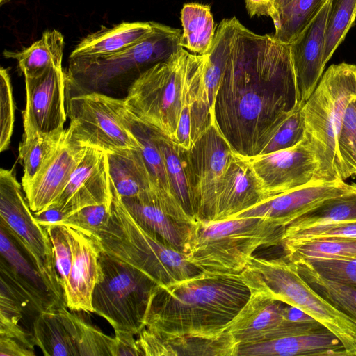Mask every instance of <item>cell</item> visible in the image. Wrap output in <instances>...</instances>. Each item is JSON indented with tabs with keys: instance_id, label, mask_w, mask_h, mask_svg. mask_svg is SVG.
Segmentation results:
<instances>
[{
	"instance_id": "31",
	"label": "cell",
	"mask_w": 356,
	"mask_h": 356,
	"mask_svg": "<svg viewBox=\"0 0 356 356\" xmlns=\"http://www.w3.org/2000/svg\"><path fill=\"white\" fill-rule=\"evenodd\" d=\"M290 261L302 259L356 257V238L332 237L315 239H284L282 244Z\"/></svg>"
},
{
	"instance_id": "13",
	"label": "cell",
	"mask_w": 356,
	"mask_h": 356,
	"mask_svg": "<svg viewBox=\"0 0 356 356\" xmlns=\"http://www.w3.org/2000/svg\"><path fill=\"white\" fill-rule=\"evenodd\" d=\"M23 137L62 133L67 119V88L63 67L51 66L35 76H25Z\"/></svg>"
},
{
	"instance_id": "11",
	"label": "cell",
	"mask_w": 356,
	"mask_h": 356,
	"mask_svg": "<svg viewBox=\"0 0 356 356\" xmlns=\"http://www.w3.org/2000/svg\"><path fill=\"white\" fill-rule=\"evenodd\" d=\"M234 152L217 124L210 126L190 149H186L197 220L208 219Z\"/></svg>"
},
{
	"instance_id": "45",
	"label": "cell",
	"mask_w": 356,
	"mask_h": 356,
	"mask_svg": "<svg viewBox=\"0 0 356 356\" xmlns=\"http://www.w3.org/2000/svg\"><path fill=\"white\" fill-rule=\"evenodd\" d=\"M19 321L0 317V342L10 353L35 352L33 335L19 324Z\"/></svg>"
},
{
	"instance_id": "9",
	"label": "cell",
	"mask_w": 356,
	"mask_h": 356,
	"mask_svg": "<svg viewBox=\"0 0 356 356\" xmlns=\"http://www.w3.org/2000/svg\"><path fill=\"white\" fill-rule=\"evenodd\" d=\"M66 110L68 137L81 146L106 153L141 147L124 99L100 92L77 94L67 97Z\"/></svg>"
},
{
	"instance_id": "22",
	"label": "cell",
	"mask_w": 356,
	"mask_h": 356,
	"mask_svg": "<svg viewBox=\"0 0 356 356\" xmlns=\"http://www.w3.org/2000/svg\"><path fill=\"white\" fill-rule=\"evenodd\" d=\"M143 356H237L238 343L227 332L208 336L164 337L144 327L138 334Z\"/></svg>"
},
{
	"instance_id": "44",
	"label": "cell",
	"mask_w": 356,
	"mask_h": 356,
	"mask_svg": "<svg viewBox=\"0 0 356 356\" xmlns=\"http://www.w3.org/2000/svg\"><path fill=\"white\" fill-rule=\"evenodd\" d=\"M332 237L356 238V221L325 223L297 230L285 229L282 241L284 239H315Z\"/></svg>"
},
{
	"instance_id": "15",
	"label": "cell",
	"mask_w": 356,
	"mask_h": 356,
	"mask_svg": "<svg viewBox=\"0 0 356 356\" xmlns=\"http://www.w3.org/2000/svg\"><path fill=\"white\" fill-rule=\"evenodd\" d=\"M111 202L107 154L97 148L86 147L64 190L49 207L58 209L67 217L86 207L111 205Z\"/></svg>"
},
{
	"instance_id": "1",
	"label": "cell",
	"mask_w": 356,
	"mask_h": 356,
	"mask_svg": "<svg viewBox=\"0 0 356 356\" xmlns=\"http://www.w3.org/2000/svg\"><path fill=\"white\" fill-rule=\"evenodd\" d=\"M250 293L240 275L202 272L160 286L150 301L145 327L164 337L216 335L225 332Z\"/></svg>"
},
{
	"instance_id": "23",
	"label": "cell",
	"mask_w": 356,
	"mask_h": 356,
	"mask_svg": "<svg viewBox=\"0 0 356 356\" xmlns=\"http://www.w3.org/2000/svg\"><path fill=\"white\" fill-rule=\"evenodd\" d=\"M348 356L341 341L327 328L305 334L240 346L237 356Z\"/></svg>"
},
{
	"instance_id": "49",
	"label": "cell",
	"mask_w": 356,
	"mask_h": 356,
	"mask_svg": "<svg viewBox=\"0 0 356 356\" xmlns=\"http://www.w3.org/2000/svg\"><path fill=\"white\" fill-rule=\"evenodd\" d=\"M285 318L294 322H311L315 320L301 309L286 304L284 307Z\"/></svg>"
},
{
	"instance_id": "2",
	"label": "cell",
	"mask_w": 356,
	"mask_h": 356,
	"mask_svg": "<svg viewBox=\"0 0 356 356\" xmlns=\"http://www.w3.org/2000/svg\"><path fill=\"white\" fill-rule=\"evenodd\" d=\"M207 54L181 49L140 74L129 86L124 102L138 121L176 143L182 110L200 84Z\"/></svg>"
},
{
	"instance_id": "28",
	"label": "cell",
	"mask_w": 356,
	"mask_h": 356,
	"mask_svg": "<svg viewBox=\"0 0 356 356\" xmlns=\"http://www.w3.org/2000/svg\"><path fill=\"white\" fill-rule=\"evenodd\" d=\"M64 49L63 34L56 29L43 33L41 38L20 51L5 50V58L18 61L21 72L25 76H35L51 66L62 67Z\"/></svg>"
},
{
	"instance_id": "4",
	"label": "cell",
	"mask_w": 356,
	"mask_h": 356,
	"mask_svg": "<svg viewBox=\"0 0 356 356\" xmlns=\"http://www.w3.org/2000/svg\"><path fill=\"white\" fill-rule=\"evenodd\" d=\"M111 191L108 222L90 234L101 252L138 268L162 286L202 273L188 261L184 252L144 229L132 217L112 184Z\"/></svg>"
},
{
	"instance_id": "5",
	"label": "cell",
	"mask_w": 356,
	"mask_h": 356,
	"mask_svg": "<svg viewBox=\"0 0 356 356\" xmlns=\"http://www.w3.org/2000/svg\"><path fill=\"white\" fill-rule=\"evenodd\" d=\"M152 32L135 45L98 58L69 59L66 79L67 97L100 92L128 81L131 83L143 72L165 61L183 47L181 31L152 22Z\"/></svg>"
},
{
	"instance_id": "21",
	"label": "cell",
	"mask_w": 356,
	"mask_h": 356,
	"mask_svg": "<svg viewBox=\"0 0 356 356\" xmlns=\"http://www.w3.org/2000/svg\"><path fill=\"white\" fill-rule=\"evenodd\" d=\"M264 200L257 180L244 155L235 152L206 221L234 218Z\"/></svg>"
},
{
	"instance_id": "26",
	"label": "cell",
	"mask_w": 356,
	"mask_h": 356,
	"mask_svg": "<svg viewBox=\"0 0 356 356\" xmlns=\"http://www.w3.org/2000/svg\"><path fill=\"white\" fill-rule=\"evenodd\" d=\"M122 200L134 220L144 229L183 252L191 223L179 221L154 204L137 197H123Z\"/></svg>"
},
{
	"instance_id": "7",
	"label": "cell",
	"mask_w": 356,
	"mask_h": 356,
	"mask_svg": "<svg viewBox=\"0 0 356 356\" xmlns=\"http://www.w3.org/2000/svg\"><path fill=\"white\" fill-rule=\"evenodd\" d=\"M240 276L249 289L305 312L341 341L348 356H356V324L320 295L285 257L252 256Z\"/></svg>"
},
{
	"instance_id": "29",
	"label": "cell",
	"mask_w": 356,
	"mask_h": 356,
	"mask_svg": "<svg viewBox=\"0 0 356 356\" xmlns=\"http://www.w3.org/2000/svg\"><path fill=\"white\" fill-rule=\"evenodd\" d=\"M33 341L45 356H79L75 342L57 309L38 314L33 322Z\"/></svg>"
},
{
	"instance_id": "33",
	"label": "cell",
	"mask_w": 356,
	"mask_h": 356,
	"mask_svg": "<svg viewBox=\"0 0 356 356\" xmlns=\"http://www.w3.org/2000/svg\"><path fill=\"white\" fill-rule=\"evenodd\" d=\"M291 262L314 289L356 324V287L323 277L304 260Z\"/></svg>"
},
{
	"instance_id": "25",
	"label": "cell",
	"mask_w": 356,
	"mask_h": 356,
	"mask_svg": "<svg viewBox=\"0 0 356 356\" xmlns=\"http://www.w3.org/2000/svg\"><path fill=\"white\" fill-rule=\"evenodd\" d=\"M106 154L111 184L122 198L152 194V184L141 147Z\"/></svg>"
},
{
	"instance_id": "12",
	"label": "cell",
	"mask_w": 356,
	"mask_h": 356,
	"mask_svg": "<svg viewBox=\"0 0 356 356\" xmlns=\"http://www.w3.org/2000/svg\"><path fill=\"white\" fill-rule=\"evenodd\" d=\"M264 201L317 180L318 163L304 138L291 147L263 155L245 156Z\"/></svg>"
},
{
	"instance_id": "18",
	"label": "cell",
	"mask_w": 356,
	"mask_h": 356,
	"mask_svg": "<svg viewBox=\"0 0 356 356\" xmlns=\"http://www.w3.org/2000/svg\"><path fill=\"white\" fill-rule=\"evenodd\" d=\"M250 290L248 300L225 330L239 346L277 339L285 321L286 303L265 292Z\"/></svg>"
},
{
	"instance_id": "39",
	"label": "cell",
	"mask_w": 356,
	"mask_h": 356,
	"mask_svg": "<svg viewBox=\"0 0 356 356\" xmlns=\"http://www.w3.org/2000/svg\"><path fill=\"white\" fill-rule=\"evenodd\" d=\"M337 158L341 180L356 175V98L344 113L337 137Z\"/></svg>"
},
{
	"instance_id": "16",
	"label": "cell",
	"mask_w": 356,
	"mask_h": 356,
	"mask_svg": "<svg viewBox=\"0 0 356 356\" xmlns=\"http://www.w3.org/2000/svg\"><path fill=\"white\" fill-rule=\"evenodd\" d=\"M354 191H356L355 183L316 181L275 196L234 218H267L286 227L327 199Z\"/></svg>"
},
{
	"instance_id": "30",
	"label": "cell",
	"mask_w": 356,
	"mask_h": 356,
	"mask_svg": "<svg viewBox=\"0 0 356 356\" xmlns=\"http://www.w3.org/2000/svg\"><path fill=\"white\" fill-rule=\"evenodd\" d=\"M183 31L180 44L195 54H207L215 37V23L209 5L189 3L181 11Z\"/></svg>"
},
{
	"instance_id": "8",
	"label": "cell",
	"mask_w": 356,
	"mask_h": 356,
	"mask_svg": "<svg viewBox=\"0 0 356 356\" xmlns=\"http://www.w3.org/2000/svg\"><path fill=\"white\" fill-rule=\"evenodd\" d=\"M159 286L138 268L101 252L92 293L93 313L106 319L113 330L138 335L145 327L150 301Z\"/></svg>"
},
{
	"instance_id": "20",
	"label": "cell",
	"mask_w": 356,
	"mask_h": 356,
	"mask_svg": "<svg viewBox=\"0 0 356 356\" xmlns=\"http://www.w3.org/2000/svg\"><path fill=\"white\" fill-rule=\"evenodd\" d=\"M328 1L314 19L289 44L298 99L301 106L305 104L316 88L325 66L323 50Z\"/></svg>"
},
{
	"instance_id": "27",
	"label": "cell",
	"mask_w": 356,
	"mask_h": 356,
	"mask_svg": "<svg viewBox=\"0 0 356 356\" xmlns=\"http://www.w3.org/2000/svg\"><path fill=\"white\" fill-rule=\"evenodd\" d=\"M149 129L162 154L174 194L180 207L193 223L197 221L196 207L189 177L186 149L158 131Z\"/></svg>"
},
{
	"instance_id": "42",
	"label": "cell",
	"mask_w": 356,
	"mask_h": 356,
	"mask_svg": "<svg viewBox=\"0 0 356 356\" xmlns=\"http://www.w3.org/2000/svg\"><path fill=\"white\" fill-rule=\"evenodd\" d=\"M44 227L52 243L55 266L63 290L72 264V251L67 228L57 223Z\"/></svg>"
},
{
	"instance_id": "10",
	"label": "cell",
	"mask_w": 356,
	"mask_h": 356,
	"mask_svg": "<svg viewBox=\"0 0 356 356\" xmlns=\"http://www.w3.org/2000/svg\"><path fill=\"white\" fill-rule=\"evenodd\" d=\"M0 226L26 251L61 306H66L47 229L35 219L14 168L0 170Z\"/></svg>"
},
{
	"instance_id": "41",
	"label": "cell",
	"mask_w": 356,
	"mask_h": 356,
	"mask_svg": "<svg viewBox=\"0 0 356 356\" xmlns=\"http://www.w3.org/2000/svg\"><path fill=\"white\" fill-rule=\"evenodd\" d=\"M302 260L306 261L323 277L356 287V257L308 258Z\"/></svg>"
},
{
	"instance_id": "24",
	"label": "cell",
	"mask_w": 356,
	"mask_h": 356,
	"mask_svg": "<svg viewBox=\"0 0 356 356\" xmlns=\"http://www.w3.org/2000/svg\"><path fill=\"white\" fill-rule=\"evenodd\" d=\"M152 31V22H122L88 35L70 56L74 58H98L131 47Z\"/></svg>"
},
{
	"instance_id": "19",
	"label": "cell",
	"mask_w": 356,
	"mask_h": 356,
	"mask_svg": "<svg viewBox=\"0 0 356 356\" xmlns=\"http://www.w3.org/2000/svg\"><path fill=\"white\" fill-rule=\"evenodd\" d=\"M86 147L69 138L67 129L56 152L38 175L22 187L33 212L48 208L66 186Z\"/></svg>"
},
{
	"instance_id": "34",
	"label": "cell",
	"mask_w": 356,
	"mask_h": 356,
	"mask_svg": "<svg viewBox=\"0 0 356 356\" xmlns=\"http://www.w3.org/2000/svg\"><path fill=\"white\" fill-rule=\"evenodd\" d=\"M85 312L60 309L61 316L76 346L79 356H111L113 337L104 334L99 328L83 317Z\"/></svg>"
},
{
	"instance_id": "37",
	"label": "cell",
	"mask_w": 356,
	"mask_h": 356,
	"mask_svg": "<svg viewBox=\"0 0 356 356\" xmlns=\"http://www.w3.org/2000/svg\"><path fill=\"white\" fill-rule=\"evenodd\" d=\"M356 18V0H329L326 18L323 63L332 57Z\"/></svg>"
},
{
	"instance_id": "38",
	"label": "cell",
	"mask_w": 356,
	"mask_h": 356,
	"mask_svg": "<svg viewBox=\"0 0 356 356\" xmlns=\"http://www.w3.org/2000/svg\"><path fill=\"white\" fill-rule=\"evenodd\" d=\"M302 106H298L278 120L268 131L257 155L295 146L305 138Z\"/></svg>"
},
{
	"instance_id": "47",
	"label": "cell",
	"mask_w": 356,
	"mask_h": 356,
	"mask_svg": "<svg viewBox=\"0 0 356 356\" xmlns=\"http://www.w3.org/2000/svg\"><path fill=\"white\" fill-rule=\"evenodd\" d=\"M245 6L250 17L270 16L275 13L271 0H245Z\"/></svg>"
},
{
	"instance_id": "50",
	"label": "cell",
	"mask_w": 356,
	"mask_h": 356,
	"mask_svg": "<svg viewBox=\"0 0 356 356\" xmlns=\"http://www.w3.org/2000/svg\"><path fill=\"white\" fill-rule=\"evenodd\" d=\"M271 1H272L273 6V8H274L275 13V11L277 10L286 6L289 2H291L292 0H271Z\"/></svg>"
},
{
	"instance_id": "40",
	"label": "cell",
	"mask_w": 356,
	"mask_h": 356,
	"mask_svg": "<svg viewBox=\"0 0 356 356\" xmlns=\"http://www.w3.org/2000/svg\"><path fill=\"white\" fill-rule=\"evenodd\" d=\"M15 106L10 74L7 69L0 70V151L10 145L15 122Z\"/></svg>"
},
{
	"instance_id": "6",
	"label": "cell",
	"mask_w": 356,
	"mask_h": 356,
	"mask_svg": "<svg viewBox=\"0 0 356 356\" xmlns=\"http://www.w3.org/2000/svg\"><path fill=\"white\" fill-rule=\"evenodd\" d=\"M356 98V65H332L302 106L305 138L318 163L317 180L343 181L337 158V137L346 107Z\"/></svg>"
},
{
	"instance_id": "36",
	"label": "cell",
	"mask_w": 356,
	"mask_h": 356,
	"mask_svg": "<svg viewBox=\"0 0 356 356\" xmlns=\"http://www.w3.org/2000/svg\"><path fill=\"white\" fill-rule=\"evenodd\" d=\"M65 129L57 135L23 137L18 156L24 169L22 187L29 184L48 163L63 139Z\"/></svg>"
},
{
	"instance_id": "32",
	"label": "cell",
	"mask_w": 356,
	"mask_h": 356,
	"mask_svg": "<svg viewBox=\"0 0 356 356\" xmlns=\"http://www.w3.org/2000/svg\"><path fill=\"white\" fill-rule=\"evenodd\" d=\"M328 0H292L277 10L271 17L275 28V38L290 44L314 19Z\"/></svg>"
},
{
	"instance_id": "51",
	"label": "cell",
	"mask_w": 356,
	"mask_h": 356,
	"mask_svg": "<svg viewBox=\"0 0 356 356\" xmlns=\"http://www.w3.org/2000/svg\"><path fill=\"white\" fill-rule=\"evenodd\" d=\"M9 0H0V4L3 5V3L8 2Z\"/></svg>"
},
{
	"instance_id": "43",
	"label": "cell",
	"mask_w": 356,
	"mask_h": 356,
	"mask_svg": "<svg viewBox=\"0 0 356 356\" xmlns=\"http://www.w3.org/2000/svg\"><path fill=\"white\" fill-rule=\"evenodd\" d=\"M110 207L111 205L106 204L86 207L67 216L57 224L92 234L108 222Z\"/></svg>"
},
{
	"instance_id": "35",
	"label": "cell",
	"mask_w": 356,
	"mask_h": 356,
	"mask_svg": "<svg viewBox=\"0 0 356 356\" xmlns=\"http://www.w3.org/2000/svg\"><path fill=\"white\" fill-rule=\"evenodd\" d=\"M347 221H356V191L327 199L292 222L286 229L297 230L325 223Z\"/></svg>"
},
{
	"instance_id": "3",
	"label": "cell",
	"mask_w": 356,
	"mask_h": 356,
	"mask_svg": "<svg viewBox=\"0 0 356 356\" xmlns=\"http://www.w3.org/2000/svg\"><path fill=\"white\" fill-rule=\"evenodd\" d=\"M285 229L263 218L197 220L191 223L183 252L203 273L240 275L257 248L282 244Z\"/></svg>"
},
{
	"instance_id": "14",
	"label": "cell",
	"mask_w": 356,
	"mask_h": 356,
	"mask_svg": "<svg viewBox=\"0 0 356 356\" xmlns=\"http://www.w3.org/2000/svg\"><path fill=\"white\" fill-rule=\"evenodd\" d=\"M0 279L35 316L61 306L26 251L0 226Z\"/></svg>"
},
{
	"instance_id": "46",
	"label": "cell",
	"mask_w": 356,
	"mask_h": 356,
	"mask_svg": "<svg viewBox=\"0 0 356 356\" xmlns=\"http://www.w3.org/2000/svg\"><path fill=\"white\" fill-rule=\"evenodd\" d=\"M111 345V356H142L134 334L125 330L115 329Z\"/></svg>"
},
{
	"instance_id": "48",
	"label": "cell",
	"mask_w": 356,
	"mask_h": 356,
	"mask_svg": "<svg viewBox=\"0 0 356 356\" xmlns=\"http://www.w3.org/2000/svg\"><path fill=\"white\" fill-rule=\"evenodd\" d=\"M33 213L35 220L42 226L59 223L66 217L63 212L52 207Z\"/></svg>"
},
{
	"instance_id": "17",
	"label": "cell",
	"mask_w": 356,
	"mask_h": 356,
	"mask_svg": "<svg viewBox=\"0 0 356 356\" xmlns=\"http://www.w3.org/2000/svg\"><path fill=\"white\" fill-rule=\"evenodd\" d=\"M65 226L72 251L71 270L63 289L65 304L70 311L93 313L92 293L98 280L101 251L92 235Z\"/></svg>"
}]
</instances>
